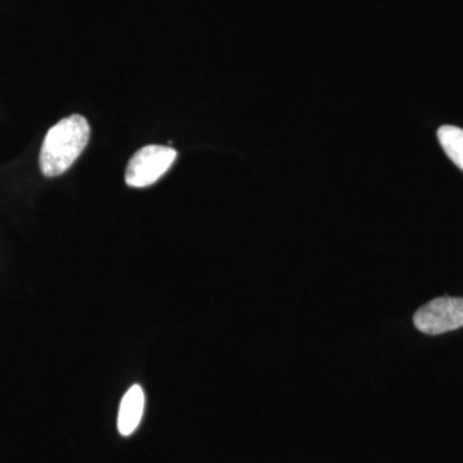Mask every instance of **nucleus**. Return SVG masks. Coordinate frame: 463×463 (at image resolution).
<instances>
[{
	"mask_svg": "<svg viewBox=\"0 0 463 463\" xmlns=\"http://www.w3.org/2000/svg\"><path fill=\"white\" fill-rule=\"evenodd\" d=\"M414 326L423 334L440 335L463 327V298H438L420 307Z\"/></svg>",
	"mask_w": 463,
	"mask_h": 463,
	"instance_id": "nucleus-3",
	"label": "nucleus"
},
{
	"mask_svg": "<svg viewBox=\"0 0 463 463\" xmlns=\"http://www.w3.org/2000/svg\"><path fill=\"white\" fill-rule=\"evenodd\" d=\"M90 138V127L84 116L75 114L58 121L43 142L39 164L45 176L61 175L72 166Z\"/></svg>",
	"mask_w": 463,
	"mask_h": 463,
	"instance_id": "nucleus-1",
	"label": "nucleus"
},
{
	"mask_svg": "<svg viewBox=\"0 0 463 463\" xmlns=\"http://www.w3.org/2000/svg\"><path fill=\"white\" fill-rule=\"evenodd\" d=\"M176 156L178 152L167 146H146L130 158L125 170V182L134 188L155 184L173 166Z\"/></svg>",
	"mask_w": 463,
	"mask_h": 463,
	"instance_id": "nucleus-2",
	"label": "nucleus"
},
{
	"mask_svg": "<svg viewBox=\"0 0 463 463\" xmlns=\"http://www.w3.org/2000/svg\"><path fill=\"white\" fill-rule=\"evenodd\" d=\"M145 392L139 385H134L125 392L118 410V429L124 437H129L141 423L145 412Z\"/></svg>",
	"mask_w": 463,
	"mask_h": 463,
	"instance_id": "nucleus-4",
	"label": "nucleus"
},
{
	"mask_svg": "<svg viewBox=\"0 0 463 463\" xmlns=\"http://www.w3.org/2000/svg\"><path fill=\"white\" fill-rule=\"evenodd\" d=\"M438 139L452 163L463 172V129L453 125L439 128Z\"/></svg>",
	"mask_w": 463,
	"mask_h": 463,
	"instance_id": "nucleus-5",
	"label": "nucleus"
}]
</instances>
